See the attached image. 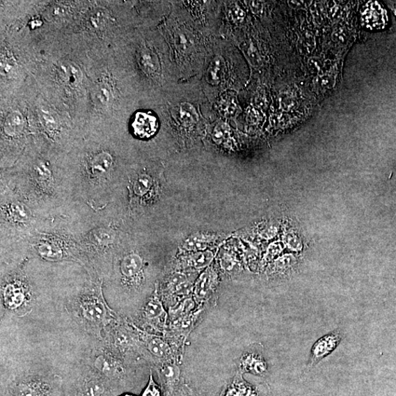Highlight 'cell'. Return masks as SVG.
Returning a JSON list of instances; mask_svg holds the SVG:
<instances>
[{
  "label": "cell",
  "mask_w": 396,
  "mask_h": 396,
  "mask_svg": "<svg viewBox=\"0 0 396 396\" xmlns=\"http://www.w3.org/2000/svg\"><path fill=\"white\" fill-rule=\"evenodd\" d=\"M196 305V303L193 298L183 299L179 303L170 308V319L173 322L189 315L194 312Z\"/></svg>",
  "instance_id": "ffe728a7"
},
{
  "label": "cell",
  "mask_w": 396,
  "mask_h": 396,
  "mask_svg": "<svg viewBox=\"0 0 396 396\" xmlns=\"http://www.w3.org/2000/svg\"><path fill=\"white\" fill-rule=\"evenodd\" d=\"M342 338V332L340 330H336L316 341L310 350L307 370H311L325 358L329 356L339 346Z\"/></svg>",
  "instance_id": "277c9868"
},
{
  "label": "cell",
  "mask_w": 396,
  "mask_h": 396,
  "mask_svg": "<svg viewBox=\"0 0 396 396\" xmlns=\"http://www.w3.org/2000/svg\"><path fill=\"white\" fill-rule=\"evenodd\" d=\"M294 264L295 258L291 255H286L278 258L275 266L278 269L283 270L294 266Z\"/></svg>",
  "instance_id": "f546056e"
},
{
  "label": "cell",
  "mask_w": 396,
  "mask_h": 396,
  "mask_svg": "<svg viewBox=\"0 0 396 396\" xmlns=\"http://www.w3.org/2000/svg\"><path fill=\"white\" fill-rule=\"evenodd\" d=\"M213 259L214 254L209 251L196 252L184 259V265L196 269L208 268Z\"/></svg>",
  "instance_id": "d6986e66"
},
{
  "label": "cell",
  "mask_w": 396,
  "mask_h": 396,
  "mask_svg": "<svg viewBox=\"0 0 396 396\" xmlns=\"http://www.w3.org/2000/svg\"><path fill=\"white\" fill-rule=\"evenodd\" d=\"M217 275L212 267L207 268L198 278L193 289L197 302L203 303L214 292L217 284Z\"/></svg>",
  "instance_id": "8fae6325"
},
{
  "label": "cell",
  "mask_w": 396,
  "mask_h": 396,
  "mask_svg": "<svg viewBox=\"0 0 396 396\" xmlns=\"http://www.w3.org/2000/svg\"><path fill=\"white\" fill-rule=\"evenodd\" d=\"M349 38L348 32L344 27H338L333 33V39L338 45H344Z\"/></svg>",
  "instance_id": "4dcf8cb0"
},
{
  "label": "cell",
  "mask_w": 396,
  "mask_h": 396,
  "mask_svg": "<svg viewBox=\"0 0 396 396\" xmlns=\"http://www.w3.org/2000/svg\"><path fill=\"white\" fill-rule=\"evenodd\" d=\"M113 162L111 155L106 152L95 155L88 166L89 180L97 184L108 180L107 177L113 171Z\"/></svg>",
  "instance_id": "52a82bcc"
},
{
  "label": "cell",
  "mask_w": 396,
  "mask_h": 396,
  "mask_svg": "<svg viewBox=\"0 0 396 396\" xmlns=\"http://www.w3.org/2000/svg\"><path fill=\"white\" fill-rule=\"evenodd\" d=\"M74 306L79 321L95 333L100 334L102 330L114 320V314L106 305L101 290L81 294Z\"/></svg>",
  "instance_id": "6da1fadb"
},
{
  "label": "cell",
  "mask_w": 396,
  "mask_h": 396,
  "mask_svg": "<svg viewBox=\"0 0 396 396\" xmlns=\"http://www.w3.org/2000/svg\"><path fill=\"white\" fill-rule=\"evenodd\" d=\"M92 370L105 379L119 393L126 388L127 373L124 364L115 354L103 351L93 359Z\"/></svg>",
  "instance_id": "7a4b0ae2"
},
{
  "label": "cell",
  "mask_w": 396,
  "mask_h": 396,
  "mask_svg": "<svg viewBox=\"0 0 396 396\" xmlns=\"http://www.w3.org/2000/svg\"><path fill=\"white\" fill-rule=\"evenodd\" d=\"M143 334L145 347L152 358L159 363L173 360V350L166 340L152 334Z\"/></svg>",
  "instance_id": "30bf717a"
},
{
  "label": "cell",
  "mask_w": 396,
  "mask_h": 396,
  "mask_svg": "<svg viewBox=\"0 0 396 396\" xmlns=\"http://www.w3.org/2000/svg\"><path fill=\"white\" fill-rule=\"evenodd\" d=\"M209 236L196 235L187 239L182 244V248L187 251L200 252L206 250L211 241Z\"/></svg>",
  "instance_id": "cb8c5ba5"
},
{
  "label": "cell",
  "mask_w": 396,
  "mask_h": 396,
  "mask_svg": "<svg viewBox=\"0 0 396 396\" xmlns=\"http://www.w3.org/2000/svg\"><path fill=\"white\" fill-rule=\"evenodd\" d=\"M163 389L155 381L153 372L151 370L148 383L140 396H163Z\"/></svg>",
  "instance_id": "484cf974"
},
{
  "label": "cell",
  "mask_w": 396,
  "mask_h": 396,
  "mask_svg": "<svg viewBox=\"0 0 396 396\" xmlns=\"http://www.w3.org/2000/svg\"><path fill=\"white\" fill-rule=\"evenodd\" d=\"M299 49L301 50L303 54H308L312 52L313 49L316 47L315 38L308 32H306L299 40Z\"/></svg>",
  "instance_id": "83f0119b"
},
{
  "label": "cell",
  "mask_w": 396,
  "mask_h": 396,
  "mask_svg": "<svg viewBox=\"0 0 396 396\" xmlns=\"http://www.w3.org/2000/svg\"><path fill=\"white\" fill-rule=\"evenodd\" d=\"M268 365L262 352L251 351L244 354L240 361L241 373L263 376L267 372Z\"/></svg>",
  "instance_id": "7c38bea8"
},
{
  "label": "cell",
  "mask_w": 396,
  "mask_h": 396,
  "mask_svg": "<svg viewBox=\"0 0 396 396\" xmlns=\"http://www.w3.org/2000/svg\"><path fill=\"white\" fill-rule=\"evenodd\" d=\"M316 86L323 90H330L335 85V77L333 74H324L316 79Z\"/></svg>",
  "instance_id": "f1b7e54d"
},
{
  "label": "cell",
  "mask_w": 396,
  "mask_h": 396,
  "mask_svg": "<svg viewBox=\"0 0 396 396\" xmlns=\"http://www.w3.org/2000/svg\"><path fill=\"white\" fill-rule=\"evenodd\" d=\"M24 127V120L19 112L10 113L6 118L4 124L5 132L11 136L20 134Z\"/></svg>",
  "instance_id": "7402d4cb"
},
{
  "label": "cell",
  "mask_w": 396,
  "mask_h": 396,
  "mask_svg": "<svg viewBox=\"0 0 396 396\" xmlns=\"http://www.w3.org/2000/svg\"><path fill=\"white\" fill-rule=\"evenodd\" d=\"M35 248L38 255L46 261L58 262L68 256L62 241L54 237L40 238Z\"/></svg>",
  "instance_id": "9c48e42d"
},
{
  "label": "cell",
  "mask_w": 396,
  "mask_h": 396,
  "mask_svg": "<svg viewBox=\"0 0 396 396\" xmlns=\"http://www.w3.org/2000/svg\"><path fill=\"white\" fill-rule=\"evenodd\" d=\"M202 310L189 314V315L173 322V329L179 331L180 334L187 337L192 331L193 326L200 314Z\"/></svg>",
  "instance_id": "603a6c76"
},
{
  "label": "cell",
  "mask_w": 396,
  "mask_h": 396,
  "mask_svg": "<svg viewBox=\"0 0 396 396\" xmlns=\"http://www.w3.org/2000/svg\"><path fill=\"white\" fill-rule=\"evenodd\" d=\"M157 372L166 396H170L180 383L181 370L174 360L160 363Z\"/></svg>",
  "instance_id": "ba28073f"
},
{
  "label": "cell",
  "mask_w": 396,
  "mask_h": 396,
  "mask_svg": "<svg viewBox=\"0 0 396 396\" xmlns=\"http://www.w3.org/2000/svg\"><path fill=\"white\" fill-rule=\"evenodd\" d=\"M33 184L35 188L42 192H50L54 186V180L51 171L45 164L40 162L34 167L33 173Z\"/></svg>",
  "instance_id": "e0dca14e"
},
{
  "label": "cell",
  "mask_w": 396,
  "mask_h": 396,
  "mask_svg": "<svg viewBox=\"0 0 396 396\" xmlns=\"http://www.w3.org/2000/svg\"><path fill=\"white\" fill-rule=\"evenodd\" d=\"M153 181L148 175H140L134 182V193L138 196H145L152 189Z\"/></svg>",
  "instance_id": "d4e9b609"
},
{
  "label": "cell",
  "mask_w": 396,
  "mask_h": 396,
  "mask_svg": "<svg viewBox=\"0 0 396 396\" xmlns=\"http://www.w3.org/2000/svg\"><path fill=\"white\" fill-rule=\"evenodd\" d=\"M309 70L314 73L321 72L323 68V62L317 58H312L308 61Z\"/></svg>",
  "instance_id": "1f68e13d"
},
{
  "label": "cell",
  "mask_w": 396,
  "mask_h": 396,
  "mask_svg": "<svg viewBox=\"0 0 396 396\" xmlns=\"http://www.w3.org/2000/svg\"><path fill=\"white\" fill-rule=\"evenodd\" d=\"M253 387L246 382L241 375L237 374L225 390L223 396H255Z\"/></svg>",
  "instance_id": "ac0fdd59"
},
{
  "label": "cell",
  "mask_w": 396,
  "mask_h": 396,
  "mask_svg": "<svg viewBox=\"0 0 396 396\" xmlns=\"http://www.w3.org/2000/svg\"><path fill=\"white\" fill-rule=\"evenodd\" d=\"M289 3L294 8H302L306 6V4H304L305 2L303 1L302 2L292 1Z\"/></svg>",
  "instance_id": "e575fe53"
},
{
  "label": "cell",
  "mask_w": 396,
  "mask_h": 396,
  "mask_svg": "<svg viewBox=\"0 0 396 396\" xmlns=\"http://www.w3.org/2000/svg\"><path fill=\"white\" fill-rule=\"evenodd\" d=\"M97 100L102 104H108L113 99V90L110 84L102 83L95 90Z\"/></svg>",
  "instance_id": "4316f807"
},
{
  "label": "cell",
  "mask_w": 396,
  "mask_h": 396,
  "mask_svg": "<svg viewBox=\"0 0 396 396\" xmlns=\"http://www.w3.org/2000/svg\"><path fill=\"white\" fill-rule=\"evenodd\" d=\"M134 133L140 138H149L157 129V118L145 113H139L135 116L132 124Z\"/></svg>",
  "instance_id": "5bb4252c"
},
{
  "label": "cell",
  "mask_w": 396,
  "mask_h": 396,
  "mask_svg": "<svg viewBox=\"0 0 396 396\" xmlns=\"http://www.w3.org/2000/svg\"><path fill=\"white\" fill-rule=\"evenodd\" d=\"M116 234L111 229L102 228L97 230L91 236V243L101 249L109 247L115 242Z\"/></svg>",
  "instance_id": "44dd1931"
},
{
  "label": "cell",
  "mask_w": 396,
  "mask_h": 396,
  "mask_svg": "<svg viewBox=\"0 0 396 396\" xmlns=\"http://www.w3.org/2000/svg\"><path fill=\"white\" fill-rule=\"evenodd\" d=\"M386 11L378 3L367 4L363 13L364 23L370 29H381L386 24Z\"/></svg>",
  "instance_id": "9a60e30c"
},
{
  "label": "cell",
  "mask_w": 396,
  "mask_h": 396,
  "mask_svg": "<svg viewBox=\"0 0 396 396\" xmlns=\"http://www.w3.org/2000/svg\"><path fill=\"white\" fill-rule=\"evenodd\" d=\"M5 219L15 225H26L31 220V212L24 204L18 201L9 202L4 205Z\"/></svg>",
  "instance_id": "4fadbf2b"
},
{
  "label": "cell",
  "mask_w": 396,
  "mask_h": 396,
  "mask_svg": "<svg viewBox=\"0 0 396 396\" xmlns=\"http://www.w3.org/2000/svg\"><path fill=\"white\" fill-rule=\"evenodd\" d=\"M193 283L187 274L182 272L175 273L169 279L167 290L169 294L177 296L187 295L194 289Z\"/></svg>",
  "instance_id": "2e32d148"
},
{
  "label": "cell",
  "mask_w": 396,
  "mask_h": 396,
  "mask_svg": "<svg viewBox=\"0 0 396 396\" xmlns=\"http://www.w3.org/2000/svg\"><path fill=\"white\" fill-rule=\"evenodd\" d=\"M118 396H138L134 393H129V392H125V393H122L120 394H119Z\"/></svg>",
  "instance_id": "d590c367"
},
{
  "label": "cell",
  "mask_w": 396,
  "mask_h": 396,
  "mask_svg": "<svg viewBox=\"0 0 396 396\" xmlns=\"http://www.w3.org/2000/svg\"><path fill=\"white\" fill-rule=\"evenodd\" d=\"M143 317L145 322L156 329L166 328L169 315L157 294L150 298L145 305Z\"/></svg>",
  "instance_id": "8992f818"
},
{
  "label": "cell",
  "mask_w": 396,
  "mask_h": 396,
  "mask_svg": "<svg viewBox=\"0 0 396 396\" xmlns=\"http://www.w3.org/2000/svg\"><path fill=\"white\" fill-rule=\"evenodd\" d=\"M92 21L95 27L102 26L105 22V13L104 11H98L95 13L92 17Z\"/></svg>",
  "instance_id": "d6a6232c"
},
{
  "label": "cell",
  "mask_w": 396,
  "mask_h": 396,
  "mask_svg": "<svg viewBox=\"0 0 396 396\" xmlns=\"http://www.w3.org/2000/svg\"><path fill=\"white\" fill-rule=\"evenodd\" d=\"M117 267L120 283L127 286L141 277L144 268V260L140 254L130 252L120 257Z\"/></svg>",
  "instance_id": "5b68a950"
},
{
  "label": "cell",
  "mask_w": 396,
  "mask_h": 396,
  "mask_svg": "<svg viewBox=\"0 0 396 396\" xmlns=\"http://www.w3.org/2000/svg\"><path fill=\"white\" fill-rule=\"evenodd\" d=\"M30 290L26 282L19 278H12L2 286V298L4 306L12 311H19L29 303Z\"/></svg>",
  "instance_id": "3957f363"
},
{
  "label": "cell",
  "mask_w": 396,
  "mask_h": 396,
  "mask_svg": "<svg viewBox=\"0 0 396 396\" xmlns=\"http://www.w3.org/2000/svg\"><path fill=\"white\" fill-rule=\"evenodd\" d=\"M281 251L282 248H280V246L272 245L271 247L269 248V251L267 254V260H271V259L278 255L281 252Z\"/></svg>",
  "instance_id": "836d02e7"
}]
</instances>
